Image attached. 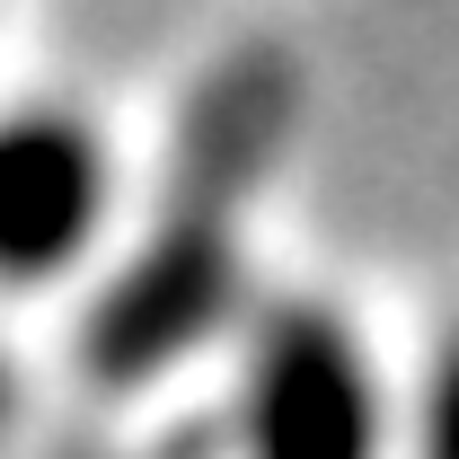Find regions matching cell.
<instances>
[{"instance_id":"cell-5","label":"cell","mask_w":459,"mask_h":459,"mask_svg":"<svg viewBox=\"0 0 459 459\" xmlns=\"http://www.w3.org/2000/svg\"><path fill=\"white\" fill-rule=\"evenodd\" d=\"M0 424H9V362H0Z\"/></svg>"},{"instance_id":"cell-4","label":"cell","mask_w":459,"mask_h":459,"mask_svg":"<svg viewBox=\"0 0 459 459\" xmlns=\"http://www.w3.org/2000/svg\"><path fill=\"white\" fill-rule=\"evenodd\" d=\"M406 459H459V336L433 353V371H424V389H415Z\"/></svg>"},{"instance_id":"cell-1","label":"cell","mask_w":459,"mask_h":459,"mask_svg":"<svg viewBox=\"0 0 459 459\" xmlns=\"http://www.w3.org/2000/svg\"><path fill=\"white\" fill-rule=\"evenodd\" d=\"M291 115H300V80L265 45L212 62L195 80L169 169H160V212L133 238V256L107 274V291L89 300V336H80L89 380L142 389L238 318V291H247L238 221H247L256 177L283 160Z\"/></svg>"},{"instance_id":"cell-3","label":"cell","mask_w":459,"mask_h":459,"mask_svg":"<svg viewBox=\"0 0 459 459\" xmlns=\"http://www.w3.org/2000/svg\"><path fill=\"white\" fill-rule=\"evenodd\" d=\"M115 204L107 133L80 107L0 115V283H54L89 256Z\"/></svg>"},{"instance_id":"cell-2","label":"cell","mask_w":459,"mask_h":459,"mask_svg":"<svg viewBox=\"0 0 459 459\" xmlns=\"http://www.w3.org/2000/svg\"><path fill=\"white\" fill-rule=\"evenodd\" d=\"M380 380L371 353L318 300H283L256 318L238 371V459H380Z\"/></svg>"}]
</instances>
